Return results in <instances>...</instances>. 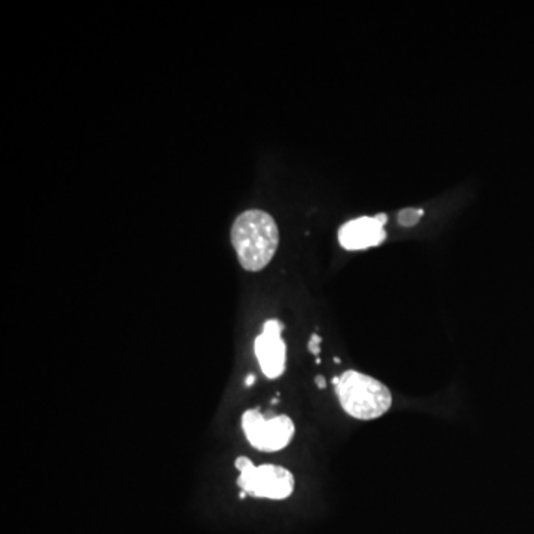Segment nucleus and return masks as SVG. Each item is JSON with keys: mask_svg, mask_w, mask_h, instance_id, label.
<instances>
[{"mask_svg": "<svg viewBox=\"0 0 534 534\" xmlns=\"http://www.w3.org/2000/svg\"><path fill=\"white\" fill-rule=\"evenodd\" d=\"M232 244L241 266L248 272H260L278 250V226L266 211H245L233 223Z\"/></svg>", "mask_w": 534, "mask_h": 534, "instance_id": "obj_1", "label": "nucleus"}, {"mask_svg": "<svg viewBox=\"0 0 534 534\" xmlns=\"http://www.w3.org/2000/svg\"><path fill=\"white\" fill-rule=\"evenodd\" d=\"M333 383L340 405L354 419H379L391 410V389L373 376L348 370L336 377Z\"/></svg>", "mask_w": 534, "mask_h": 534, "instance_id": "obj_2", "label": "nucleus"}, {"mask_svg": "<svg viewBox=\"0 0 534 534\" xmlns=\"http://www.w3.org/2000/svg\"><path fill=\"white\" fill-rule=\"evenodd\" d=\"M235 466L239 471L238 486L242 493L269 500H284L293 494L294 475L282 466H256L244 456L236 459Z\"/></svg>", "mask_w": 534, "mask_h": 534, "instance_id": "obj_3", "label": "nucleus"}, {"mask_svg": "<svg viewBox=\"0 0 534 534\" xmlns=\"http://www.w3.org/2000/svg\"><path fill=\"white\" fill-rule=\"evenodd\" d=\"M242 429L248 443L256 450L276 453L293 441L296 426L288 416L266 417L259 410L245 411Z\"/></svg>", "mask_w": 534, "mask_h": 534, "instance_id": "obj_4", "label": "nucleus"}, {"mask_svg": "<svg viewBox=\"0 0 534 534\" xmlns=\"http://www.w3.org/2000/svg\"><path fill=\"white\" fill-rule=\"evenodd\" d=\"M284 325L278 319H270L263 325V333L254 343L260 370L267 379H278L287 367V346L282 340Z\"/></svg>", "mask_w": 534, "mask_h": 534, "instance_id": "obj_5", "label": "nucleus"}, {"mask_svg": "<svg viewBox=\"0 0 534 534\" xmlns=\"http://www.w3.org/2000/svg\"><path fill=\"white\" fill-rule=\"evenodd\" d=\"M386 220L388 217L380 214L377 217H361V219L343 224L339 230L340 244L349 251L365 250V248L382 244L386 238L385 230H383Z\"/></svg>", "mask_w": 534, "mask_h": 534, "instance_id": "obj_6", "label": "nucleus"}, {"mask_svg": "<svg viewBox=\"0 0 534 534\" xmlns=\"http://www.w3.org/2000/svg\"><path fill=\"white\" fill-rule=\"evenodd\" d=\"M422 216V210H414V208H405V210L401 211L400 216H398V222H400L402 226L410 227L414 226V224L419 222L420 217Z\"/></svg>", "mask_w": 534, "mask_h": 534, "instance_id": "obj_7", "label": "nucleus"}, {"mask_svg": "<svg viewBox=\"0 0 534 534\" xmlns=\"http://www.w3.org/2000/svg\"><path fill=\"white\" fill-rule=\"evenodd\" d=\"M321 342L322 339L319 336H316V334H313L311 337V340H309V351H311V354L313 355H319V352H321Z\"/></svg>", "mask_w": 534, "mask_h": 534, "instance_id": "obj_8", "label": "nucleus"}, {"mask_svg": "<svg viewBox=\"0 0 534 534\" xmlns=\"http://www.w3.org/2000/svg\"><path fill=\"white\" fill-rule=\"evenodd\" d=\"M316 385L319 386V389H324L325 388V380H324V377L322 376H318L316 377Z\"/></svg>", "mask_w": 534, "mask_h": 534, "instance_id": "obj_9", "label": "nucleus"}, {"mask_svg": "<svg viewBox=\"0 0 534 534\" xmlns=\"http://www.w3.org/2000/svg\"><path fill=\"white\" fill-rule=\"evenodd\" d=\"M254 382H256V376H254V374H250V376L247 377V380H245V385L250 388V386L253 385Z\"/></svg>", "mask_w": 534, "mask_h": 534, "instance_id": "obj_10", "label": "nucleus"}]
</instances>
